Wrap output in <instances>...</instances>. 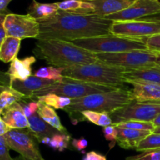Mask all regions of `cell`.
<instances>
[{
	"label": "cell",
	"instance_id": "1",
	"mask_svg": "<svg viewBox=\"0 0 160 160\" xmlns=\"http://www.w3.org/2000/svg\"><path fill=\"white\" fill-rule=\"evenodd\" d=\"M39 23L40 34L37 40L72 42L110 34L113 21L94 14L82 15L59 10L51 19Z\"/></svg>",
	"mask_w": 160,
	"mask_h": 160
},
{
	"label": "cell",
	"instance_id": "2",
	"mask_svg": "<svg viewBox=\"0 0 160 160\" xmlns=\"http://www.w3.org/2000/svg\"><path fill=\"white\" fill-rule=\"evenodd\" d=\"M33 53L38 59L59 68L98 62L95 53L77 46L71 42L55 39L37 40Z\"/></svg>",
	"mask_w": 160,
	"mask_h": 160
},
{
	"label": "cell",
	"instance_id": "3",
	"mask_svg": "<svg viewBox=\"0 0 160 160\" xmlns=\"http://www.w3.org/2000/svg\"><path fill=\"white\" fill-rule=\"evenodd\" d=\"M132 90L128 88H118L102 93L92 94L83 98L72 99L70 106L63 109L70 116L73 123L80 121V113L83 111L111 113L134 100Z\"/></svg>",
	"mask_w": 160,
	"mask_h": 160
},
{
	"label": "cell",
	"instance_id": "4",
	"mask_svg": "<svg viewBox=\"0 0 160 160\" xmlns=\"http://www.w3.org/2000/svg\"><path fill=\"white\" fill-rule=\"evenodd\" d=\"M126 69L119 68L102 62H95L84 65H77L65 68L62 75L66 78L84 82L109 86L116 88H125L127 81L123 78Z\"/></svg>",
	"mask_w": 160,
	"mask_h": 160
},
{
	"label": "cell",
	"instance_id": "5",
	"mask_svg": "<svg viewBox=\"0 0 160 160\" xmlns=\"http://www.w3.org/2000/svg\"><path fill=\"white\" fill-rule=\"evenodd\" d=\"M78 47L95 54L117 53L134 50H148L145 39L129 38L115 34L98 36L72 41Z\"/></svg>",
	"mask_w": 160,
	"mask_h": 160
},
{
	"label": "cell",
	"instance_id": "6",
	"mask_svg": "<svg viewBox=\"0 0 160 160\" xmlns=\"http://www.w3.org/2000/svg\"><path fill=\"white\" fill-rule=\"evenodd\" d=\"M117 89L118 88L109 87V86L84 82V81H78L76 79L63 77L61 81H56L51 85L47 86L39 90L38 92H35L33 95V98L36 100V97L42 96L47 94H56L59 96L67 97L71 99H76V98H83V97L92 95V94L111 92Z\"/></svg>",
	"mask_w": 160,
	"mask_h": 160
},
{
	"label": "cell",
	"instance_id": "7",
	"mask_svg": "<svg viewBox=\"0 0 160 160\" xmlns=\"http://www.w3.org/2000/svg\"><path fill=\"white\" fill-rule=\"evenodd\" d=\"M98 61L126 70H138L156 66V55L150 50H134L117 53H98Z\"/></svg>",
	"mask_w": 160,
	"mask_h": 160
},
{
	"label": "cell",
	"instance_id": "8",
	"mask_svg": "<svg viewBox=\"0 0 160 160\" xmlns=\"http://www.w3.org/2000/svg\"><path fill=\"white\" fill-rule=\"evenodd\" d=\"M160 114V102H139L134 99L126 106L109 113L112 125L122 122L136 121L152 122Z\"/></svg>",
	"mask_w": 160,
	"mask_h": 160
},
{
	"label": "cell",
	"instance_id": "9",
	"mask_svg": "<svg viewBox=\"0 0 160 160\" xmlns=\"http://www.w3.org/2000/svg\"><path fill=\"white\" fill-rule=\"evenodd\" d=\"M4 138L9 148L24 160H45L39 151L38 141L28 129H12L5 134Z\"/></svg>",
	"mask_w": 160,
	"mask_h": 160
},
{
	"label": "cell",
	"instance_id": "10",
	"mask_svg": "<svg viewBox=\"0 0 160 160\" xmlns=\"http://www.w3.org/2000/svg\"><path fill=\"white\" fill-rule=\"evenodd\" d=\"M111 34L120 37L145 39L160 34V22L136 20L128 21H113Z\"/></svg>",
	"mask_w": 160,
	"mask_h": 160
},
{
	"label": "cell",
	"instance_id": "11",
	"mask_svg": "<svg viewBox=\"0 0 160 160\" xmlns=\"http://www.w3.org/2000/svg\"><path fill=\"white\" fill-rule=\"evenodd\" d=\"M4 27L9 37L23 40L25 38L38 39L40 34V23L29 14L9 13L4 20Z\"/></svg>",
	"mask_w": 160,
	"mask_h": 160
},
{
	"label": "cell",
	"instance_id": "12",
	"mask_svg": "<svg viewBox=\"0 0 160 160\" xmlns=\"http://www.w3.org/2000/svg\"><path fill=\"white\" fill-rule=\"evenodd\" d=\"M160 12L159 0H134L127 9L106 17L105 18L112 21H128L141 20L146 17Z\"/></svg>",
	"mask_w": 160,
	"mask_h": 160
},
{
	"label": "cell",
	"instance_id": "13",
	"mask_svg": "<svg viewBox=\"0 0 160 160\" xmlns=\"http://www.w3.org/2000/svg\"><path fill=\"white\" fill-rule=\"evenodd\" d=\"M53 83H55V81L38 78V77H36L35 75H32L24 81L16 80L10 83V85L17 92L25 95L28 98L34 100L33 98V95L35 92H38L39 90L47 87V86L51 85Z\"/></svg>",
	"mask_w": 160,
	"mask_h": 160
},
{
	"label": "cell",
	"instance_id": "14",
	"mask_svg": "<svg viewBox=\"0 0 160 160\" xmlns=\"http://www.w3.org/2000/svg\"><path fill=\"white\" fill-rule=\"evenodd\" d=\"M28 120H29V128H28V130L37 138L40 143L48 145L52 138L59 132L46 122L44 121L39 117L38 112L32 117H29Z\"/></svg>",
	"mask_w": 160,
	"mask_h": 160
},
{
	"label": "cell",
	"instance_id": "15",
	"mask_svg": "<svg viewBox=\"0 0 160 160\" xmlns=\"http://www.w3.org/2000/svg\"><path fill=\"white\" fill-rule=\"evenodd\" d=\"M134 98L139 102H160V84L143 81H131Z\"/></svg>",
	"mask_w": 160,
	"mask_h": 160
},
{
	"label": "cell",
	"instance_id": "16",
	"mask_svg": "<svg viewBox=\"0 0 160 160\" xmlns=\"http://www.w3.org/2000/svg\"><path fill=\"white\" fill-rule=\"evenodd\" d=\"M36 62L34 56H28L23 59H15L11 62L9 70L6 72L9 77L10 83L16 80L24 81L32 76V65Z\"/></svg>",
	"mask_w": 160,
	"mask_h": 160
},
{
	"label": "cell",
	"instance_id": "17",
	"mask_svg": "<svg viewBox=\"0 0 160 160\" xmlns=\"http://www.w3.org/2000/svg\"><path fill=\"white\" fill-rule=\"evenodd\" d=\"M95 7L94 15L106 17L117 13L131 6L134 0H86Z\"/></svg>",
	"mask_w": 160,
	"mask_h": 160
},
{
	"label": "cell",
	"instance_id": "18",
	"mask_svg": "<svg viewBox=\"0 0 160 160\" xmlns=\"http://www.w3.org/2000/svg\"><path fill=\"white\" fill-rule=\"evenodd\" d=\"M2 119L11 129H28L29 120L20 102H16L2 114Z\"/></svg>",
	"mask_w": 160,
	"mask_h": 160
},
{
	"label": "cell",
	"instance_id": "19",
	"mask_svg": "<svg viewBox=\"0 0 160 160\" xmlns=\"http://www.w3.org/2000/svg\"><path fill=\"white\" fill-rule=\"evenodd\" d=\"M118 128L117 143L124 149H135L139 144L149 134L150 131H136L127 128Z\"/></svg>",
	"mask_w": 160,
	"mask_h": 160
},
{
	"label": "cell",
	"instance_id": "20",
	"mask_svg": "<svg viewBox=\"0 0 160 160\" xmlns=\"http://www.w3.org/2000/svg\"><path fill=\"white\" fill-rule=\"evenodd\" d=\"M127 83L131 81H143L160 84V67L158 65L138 70H127L123 73Z\"/></svg>",
	"mask_w": 160,
	"mask_h": 160
},
{
	"label": "cell",
	"instance_id": "21",
	"mask_svg": "<svg viewBox=\"0 0 160 160\" xmlns=\"http://www.w3.org/2000/svg\"><path fill=\"white\" fill-rule=\"evenodd\" d=\"M59 10L56 2L41 3L36 0H32V3L28 7V12L38 21L41 22L51 19Z\"/></svg>",
	"mask_w": 160,
	"mask_h": 160
},
{
	"label": "cell",
	"instance_id": "22",
	"mask_svg": "<svg viewBox=\"0 0 160 160\" xmlns=\"http://www.w3.org/2000/svg\"><path fill=\"white\" fill-rule=\"evenodd\" d=\"M59 10L82 15L95 13V7L86 0H62L56 2Z\"/></svg>",
	"mask_w": 160,
	"mask_h": 160
},
{
	"label": "cell",
	"instance_id": "23",
	"mask_svg": "<svg viewBox=\"0 0 160 160\" xmlns=\"http://www.w3.org/2000/svg\"><path fill=\"white\" fill-rule=\"evenodd\" d=\"M20 44V39L7 36L2 43L0 44V59L5 63H8L17 58Z\"/></svg>",
	"mask_w": 160,
	"mask_h": 160
},
{
	"label": "cell",
	"instance_id": "24",
	"mask_svg": "<svg viewBox=\"0 0 160 160\" xmlns=\"http://www.w3.org/2000/svg\"><path fill=\"white\" fill-rule=\"evenodd\" d=\"M0 93V113H3L5 110L14 103L19 102L23 98H28L25 95L17 92L10 84L1 85Z\"/></svg>",
	"mask_w": 160,
	"mask_h": 160
},
{
	"label": "cell",
	"instance_id": "25",
	"mask_svg": "<svg viewBox=\"0 0 160 160\" xmlns=\"http://www.w3.org/2000/svg\"><path fill=\"white\" fill-rule=\"evenodd\" d=\"M38 114L44 121L46 122L58 131L64 134H70L65 127L62 124L59 116L53 108L50 107L47 105L40 103L39 109L38 110Z\"/></svg>",
	"mask_w": 160,
	"mask_h": 160
},
{
	"label": "cell",
	"instance_id": "26",
	"mask_svg": "<svg viewBox=\"0 0 160 160\" xmlns=\"http://www.w3.org/2000/svg\"><path fill=\"white\" fill-rule=\"evenodd\" d=\"M35 99L40 103L47 105L56 109H64L72 102L71 98L59 96L56 94H47L42 96L36 97Z\"/></svg>",
	"mask_w": 160,
	"mask_h": 160
},
{
	"label": "cell",
	"instance_id": "27",
	"mask_svg": "<svg viewBox=\"0 0 160 160\" xmlns=\"http://www.w3.org/2000/svg\"><path fill=\"white\" fill-rule=\"evenodd\" d=\"M81 120H88L91 123L100 127H107L112 125V119L109 113L106 112H95V111H83L80 113Z\"/></svg>",
	"mask_w": 160,
	"mask_h": 160
},
{
	"label": "cell",
	"instance_id": "28",
	"mask_svg": "<svg viewBox=\"0 0 160 160\" xmlns=\"http://www.w3.org/2000/svg\"><path fill=\"white\" fill-rule=\"evenodd\" d=\"M63 70V68H59V67H52V66L44 67L38 70L34 73V75L38 78L51 80L56 82V81H61L63 78V75H62Z\"/></svg>",
	"mask_w": 160,
	"mask_h": 160
},
{
	"label": "cell",
	"instance_id": "29",
	"mask_svg": "<svg viewBox=\"0 0 160 160\" xmlns=\"http://www.w3.org/2000/svg\"><path fill=\"white\" fill-rule=\"evenodd\" d=\"M117 128H127V129L136 130V131H145L154 132L155 128L152 122L146 121H136V120H130V121L122 122L115 125Z\"/></svg>",
	"mask_w": 160,
	"mask_h": 160
},
{
	"label": "cell",
	"instance_id": "30",
	"mask_svg": "<svg viewBox=\"0 0 160 160\" xmlns=\"http://www.w3.org/2000/svg\"><path fill=\"white\" fill-rule=\"evenodd\" d=\"M70 138V134H64L59 132L52 138L48 145L52 149L62 152L68 148Z\"/></svg>",
	"mask_w": 160,
	"mask_h": 160
},
{
	"label": "cell",
	"instance_id": "31",
	"mask_svg": "<svg viewBox=\"0 0 160 160\" xmlns=\"http://www.w3.org/2000/svg\"><path fill=\"white\" fill-rule=\"evenodd\" d=\"M157 148H160V134L152 133L139 144L136 151L144 152Z\"/></svg>",
	"mask_w": 160,
	"mask_h": 160
},
{
	"label": "cell",
	"instance_id": "32",
	"mask_svg": "<svg viewBox=\"0 0 160 160\" xmlns=\"http://www.w3.org/2000/svg\"><path fill=\"white\" fill-rule=\"evenodd\" d=\"M126 160H160V148L146 150L136 156H128Z\"/></svg>",
	"mask_w": 160,
	"mask_h": 160
},
{
	"label": "cell",
	"instance_id": "33",
	"mask_svg": "<svg viewBox=\"0 0 160 160\" xmlns=\"http://www.w3.org/2000/svg\"><path fill=\"white\" fill-rule=\"evenodd\" d=\"M19 102L21 105L23 112H24L25 115L27 116L28 118L37 113L39 109V106H40L39 102L36 101V100L29 99V98H23Z\"/></svg>",
	"mask_w": 160,
	"mask_h": 160
},
{
	"label": "cell",
	"instance_id": "34",
	"mask_svg": "<svg viewBox=\"0 0 160 160\" xmlns=\"http://www.w3.org/2000/svg\"><path fill=\"white\" fill-rule=\"evenodd\" d=\"M145 41L148 50L152 52H160V34L147 38Z\"/></svg>",
	"mask_w": 160,
	"mask_h": 160
},
{
	"label": "cell",
	"instance_id": "35",
	"mask_svg": "<svg viewBox=\"0 0 160 160\" xmlns=\"http://www.w3.org/2000/svg\"><path fill=\"white\" fill-rule=\"evenodd\" d=\"M103 134L105 138L109 142H117V137H118V128L115 125H110L103 128Z\"/></svg>",
	"mask_w": 160,
	"mask_h": 160
},
{
	"label": "cell",
	"instance_id": "36",
	"mask_svg": "<svg viewBox=\"0 0 160 160\" xmlns=\"http://www.w3.org/2000/svg\"><path fill=\"white\" fill-rule=\"evenodd\" d=\"M9 149L4 136H0V160H15L9 155Z\"/></svg>",
	"mask_w": 160,
	"mask_h": 160
},
{
	"label": "cell",
	"instance_id": "37",
	"mask_svg": "<svg viewBox=\"0 0 160 160\" xmlns=\"http://www.w3.org/2000/svg\"><path fill=\"white\" fill-rule=\"evenodd\" d=\"M72 145L77 150L84 152V149L88 145V141L85 138H82L80 139H73V142H72Z\"/></svg>",
	"mask_w": 160,
	"mask_h": 160
},
{
	"label": "cell",
	"instance_id": "38",
	"mask_svg": "<svg viewBox=\"0 0 160 160\" xmlns=\"http://www.w3.org/2000/svg\"><path fill=\"white\" fill-rule=\"evenodd\" d=\"M83 160H107V159L103 155L99 154L95 151H92L86 153Z\"/></svg>",
	"mask_w": 160,
	"mask_h": 160
},
{
	"label": "cell",
	"instance_id": "39",
	"mask_svg": "<svg viewBox=\"0 0 160 160\" xmlns=\"http://www.w3.org/2000/svg\"><path fill=\"white\" fill-rule=\"evenodd\" d=\"M10 131H12V129L5 123L2 119L0 118V136H4Z\"/></svg>",
	"mask_w": 160,
	"mask_h": 160
},
{
	"label": "cell",
	"instance_id": "40",
	"mask_svg": "<svg viewBox=\"0 0 160 160\" xmlns=\"http://www.w3.org/2000/svg\"><path fill=\"white\" fill-rule=\"evenodd\" d=\"M11 1L12 0H0V14L10 13V12H8L9 11L7 10V7Z\"/></svg>",
	"mask_w": 160,
	"mask_h": 160
},
{
	"label": "cell",
	"instance_id": "41",
	"mask_svg": "<svg viewBox=\"0 0 160 160\" xmlns=\"http://www.w3.org/2000/svg\"><path fill=\"white\" fill-rule=\"evenodd\" d=\"M141 20H148V21H158L160 22V12L157 14H155V15L149 16V17H146L145 18H142Z\"/></svg>",
	"mask_w": 160,
	"mask_h": 160
},
{
	"label": "cell",
	"instance_id": "42",
	"mask_svg": "<svg viewBox=\"0 0 160 160\" xmlns=\"http://www.w3.org/2000/svg\"><path fill=\"white\" fill-rule=\"evenodd\" d=\"M152 123L154 124L155 128H159V127H160V114H159L155 118V120L152 121Z\"/></svg>",
	"mask_w": 160,
	"mask_h": 160
},
{
	"label": "cell",
	"instance_id": "43",
	"mask_svg": "<svg viewBox=\"0 0 160 160\" xmlns=\"http://www.w3.org/2000/svg\"><path fill=\"white\" fill-rule=\"evenodd\" d=\"M156 55V63L160 67V52H153Z\"/></svg>",
	"mask_w": 160,
	"mask_h": 160
},
{
	"label": "cell",
	"instance_id": "44",
	"mask_svg": "<svg viewBox=\"0 0 160 160\" xmlns=\"http://www.w3.org/2000/svg\"><path fill=\"white\" fill-rule=\"evenodd\" d=\"M153 133H156V134H160V127H159V128H156V129H155L154 132Z\"/></svg>",
	"mask_w": 160,
	"mask_h": 160
},
{
	"label": "cell",
	"instance_id": "45",
	"mask_svg": "<svg viewBox=\"0 0 160 160\" xmlns=\"http://www.w3.org/2000/svg\"><path fill=\"white\" fill-rule=\"evenodd\" d=\"M15 160H24V159H23L22 157H20V158H17V159H16Z\"/></svg>",
	"mask_w": 160,
	"mask_h": 160
}]
</instances>
